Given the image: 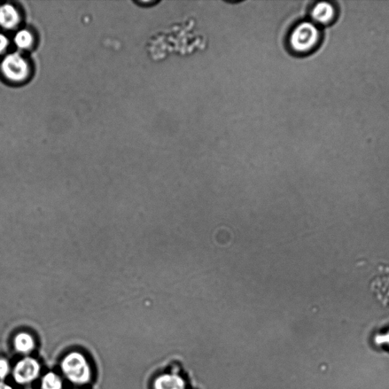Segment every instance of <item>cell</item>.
<instances>
[{
	"instance_id": "5bb4252c",
	"label": "cell",
	"mask_w": 389,
	"mask_h": 389,
	"mask_svg": "<svg viewBox=\"0 0 389 389\" xmlns=\"http://www.w3.org/2000/svg\"><path fill=\"white\" fill-rule=\"evenodd\" d=\"M0 389H13V388L3 382H0Z\"/></svg>"
},
{
	"instance_id": "3957f363",
	"label": "cell",
	"mask_w": 389,
	"mask_h": 389,
	"mask_svg": "<svg viewBox=\"0 0 389 389\" xmlns=\"http://www.w3.org/2000/svg\"><path fill=\"white\" fill-rule=\"evenodd\" d=\"M42 365L33 356H25L15 363L12 377L15 383L26 386L35 382L41 374Z\"/></svg>"
},
{
	"instance_id": "6da1fadb",
	"label": "cell",
	"mask_w": 389,
	"mask_h": 389,
	"mask_svg": "<svg viewBox=\"0 0 389 389\" xmlns=\"http://www.w3.org/2000/svg\"><path fill=\"white\" fill-rule=\"evenodd\" d=\"M60 370L69 382L75 386H84L91 382V365L82 353L72 352L66 354L60 362Z\"/></svg>"
},
{
	"instance_id": "2e32d148",
	"label": "cell",
	"mask_w": 389,
	"mask_h": 389,
	"mask_svg": "<svg viewBox=\"0 0 389 389\" xmlns=\"http://www.w3.org/2000/svg\"><path fill=\"white\" fill-rule=\"evenodd\" d=\"M74 389H76V388H74Z\"/></svg>"
},
{
	"instance_id": "30bf717a",
	"label": "cell",
	"mask_w": 389,
	"mask_h": 389,
	"mask_svg": "<svg viewBox=\"0 0 389 389\" xmlns=\"http://www.w3.org/2000/svg\"><path fill=\"white\" fill-rule=\"evenodd\" d=\"M14 41L18 48L26 49L33 44V37L28 30H22L15 36Z\"/></svg>"
},
{
	"instance_id": "7a4b0ae2",
	"label": "cell",
	"mask_w": 389,
	"mask_h": 389,
	"mask_svg": "<svg viewBox=\"0 0 389 389\" xmlns=\"http://www.w3.org/2000/svg\"><path fill=\"white\" fill-rule=\"evenodd\" d=\"M320 38V30L316 23L301 22L293 28L289 35L290 49L298 55H306L316 48Z\"/></svg>"
},
{
	"instance_id": "ba28073f",
	"label": "cell",
	"mask_w": 389,
	"mask_h": 389,
	"mask_svg": "<svg viewBox=\"0 0 389 389\" xmlns=\"http://www.w3.org/2000/svg\"><path fill=\"white\" fill-rule=\"evenodd\" d=\"M20 17L18 11L10 4L0 6V26L10 29L18 25Z\"/></svg>"
},
{
	"instance_id": "7c38bea8",
	"label": "cell",
	"mask_w": 389,
	"mask_h": 389,
	"mask_svg": "<svg viewBox=\"0 0 389 389\" xmlns=\"http://www.w3.org/2000/svg\"><path fill=\"white\" fill-rule=\"evenodd\" d=\"M9 45V41L3 34H0V53H2Z\"/></svg>"
},
{
	"instance_id": "9c48e42d",
	"label": "cell",
	"mask_w": 389,
	"mask_h": 389,
	"mask_svg": "<svg viewBox=\"0 0 389 389\" xmlns=\"http://www.w3.org/2000/svg\"><path fill=\"white\" fill-rule=\"evenodd\" d=\"M41 389H64L63 379L56 372H46L42 378Z\"/></svg>"
},
{
	"instance_id": "52a82bcc",
	"label": "cell",
	"mask_w": 389,
	"mask_h": 389,
	"mask_svg": "<svg viewBox=\"0 0 389 389\" xmlns=\"http://www.w3.org/2000/svg\"><path fill=\"white\" fill-rule=\"evenodd\" d=\"M154 389H184L185 382L176 373H167L156 378L154 383Z\"/></svg>"
},
{
	"instance_id": "8fae6325",
	"label": "cell",
	"mask_w": 389,
	"mask_h": 389,
	"mask_svg": "<svg viewBox=\"0 0 389 389\" xmlns=\"http://www.w3.org/2000/svg\"><path fill=\"white\" fill-rule=\"evenodd\" d=\"M11 372L9 361L4 358H0V379H4L9 376Z\"/></svg>"
},
{
	"instance_id": "277c9868",
	"label": "cell",
	"mask_w": 389,
	"mask_h": 389,
	"mask_svg": "<svg viewBox=\"0 0 389 389\" xmlns=\"http://www.w3.org/2000/svg\"><path fill=\"white\" fill-rule=\"evenodd\" d=\"M1 69L7 79L12 82L25 80L29 73L26 60L17 53H11L3 59Z\"/></svg>"
},
{
	"instance_id": "5b68a950",
	"label": "cell",
	"mask_w": 389,
	"mask_h": 389,
	"mask_svg": "<svg viewBox=\"0 0 389 389\" xmlns=\"http://www.w3.org/2000/svg\"><path fill=\"white\" fill-rule=\"evenodd\" d=\"M336 15L334 6L329 2H318L311 11V17L317 24H329Z\"/></svg>"
},
{
	"instance_id": "9a60e30c",
	"label": "cell",
	"mask_w": 389,
	"mask_h": 389,
	"mask_svg": "<svg viewBox=\"0 0 389 389\" xmlns=\"http://www.w3.org/2000/svg\"><path fill=\"white\" fill-rule=\"evenodd\" d=\"M26 389H35V388H26Z\"/></svg>"
},
{
	"instance_id": "8992f818",
	"label": "cell",
	"mask_w": 389,
	"mask_h": 389,
	"mask_svg": "<svg viewBox=\"0 0 389 389\" xmlns=\"http://www.w3.org/2000/svg\"><path fill=\"white\" fill-rule=\"evenodd\" d=\"M13 345L15 351L19 354L28 355L34 351L36 342L33 334L21 332L15 336Z\"/></svg>"
},
{
	"instance_id": "4fadbf2b",
	"label": "cell",
	"mask_w": 389,
	"mask_h": 389,
	"mask_svg": "<svg viewBox=\"0 0 389 389\" xmlns=\"http://www.w3.org/2000/svg\"><path fill=\"white\" fill-rule=\"evenodd\" d=\"M381 341H382L383 343H386L389 345V331L384 334L383 336L381 337Z\"/></svg>"
}]
</instances>
